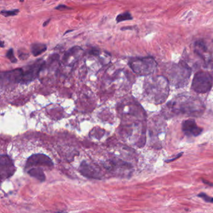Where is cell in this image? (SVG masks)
I'll return each instance as SVG.
<instances>
[{
    "mask_svg": "<svg viewBox=\"0 0 213 213\" xmlns=\"http://www.w3.org/2000/svg\"><path fill=\"white\" fill-rule=\"evenodd\" d=\"M1 47H2V48H3V47H4V43H3V41H2V44H1Z\"/></svg>",
    "mask_w": 213,
    "mask_h": 213,
    "instance_id": "d4e9b609",
    "label": "cell"
},
{
    "mask_svg": "<svg viewBox=\"0 0 213 213\" xmlns=\"http://www.w3.org/2000/svg\"><path fill=\"white\" fill-rule=\"evenodd\" d=\"M192 73L191 68L184 61L178 63H171L165 70L166 76L169 85L181 88L186 86L190 79Z\"/></svg>",
    "mask_w": 213,
    "mask_h": 213,
    "instance_id": "3957f363",
    "label": "cell"
},
{
    "mask_svg": "<svg viewBox=\"0 0 213 213\" xmlns=\"http://www.w3.org/2000/svg\"><path fill=\"white\" fill-rule=\"evenodd\" d=\"M55 9L61 11V10H71V8H69V7H68L66 5H58L57 6H56L55 8Z\"/></svg>",
    "mask_w": 213,
    "mask_h": 213,
    "instance_id": "7402d4cb",
    "label": "cell"
},
{
    "mask_svg": "<svg viewBox=\"0 0 213 213\" xmlns=\"http://www.w3.org/2000/svg\"><path fill=\"white\" fill-rule=\"evenodd\" d=\"M183 154V152H180V153L178 154L177 155H176V156H174V157H173V158H171V159H169V160H166V161H165V162H166V163H171V162L174 161H175V160H176L179 159V158H180V157L182 156Z\"/></svg>",
    "mask_w": 213,
    "mask_h": 213,
    "instance_id": "44dd1931",
    "label": "cell"
},
{
    "mask_svg": "<svg viewBox=\"0 0 213 213\" xmlns=\"http://www.w3.org/2000/svg\"><path fill=\"white\" fill-rule=\"evenodd\" d=\"M23 74V68H17L11 71L2 72L1 74L2 84L3 82L22 83Z\"/></svg>",
    "mask_w": 213,
    "mask_h": 213,
    "instance_id": "9c48e42d",
    "label": "cell"
},
{
    "mask_svg": "<svg viewBox=\"0 0 213 213\" xmlns=\"http://www.w3.org/2000/svg\"><path fill=\"white\" fill-rule=\"evenodd\" d=\"M83 53V49L81 48L74 46L65 53L63 57V62L66 66H72L76 61L80 59Z\"/></svg>",
    "mask_w": 213,
    "mask_h": 213,
    "instance_id": "30bf717a",
    "label": "cell"
},
{
    "mask_svg": "<svg viewBox=\"0 0 213 213\" xmlns=\"http://www.w3.org/2000/svg\"><path fill=\"white\" fill-rule=\"evenodd\" d=\"M195 51L196 54L201 56L202 58H204V53L207 51V46L204 42L202 40L197 41L195 44Z\"/></svg>",
    "mask_w": 213,
    "mask_h": 213,
    "instance_id": "9a60e30c",
    "label": "cell"
},
{
    "mask_svg": "<svg viewBox=\"0 0 213 213\" xmlns=\"http://www.w3.org/2000/svg\"><path fill=\"white\" fill-rule=\"evenodd\" d=\"M80 171L85 177L93 179H101L102 177L101 172L98 168H96L85 161L81 163Z\"/></svg>",
    "mask_w": 213,
    "mask_h": 213,
    "instance_id": "7c38bea8",
    "label": "cell"
},
{
    "mask_svg": "<svg viewBox=\"0 0 213 213\" xmlns=\"http://www.w3.org/2000/svg\"><path fill=\"white\" fill-rule=\"evenodd\" d=\"M53 166V162L46 155L43 154H33L27 160L25 168L26 169L40 168L51 169Z\"/></svg>",
    "mask_w": 213,
    "mask_h": 213,
    "instance_id": "8992f818",
    "label": "cell"
},
{
    "mask_svg": "<svg viewBox=\"0 0 213 213\" xmlns=\"http://www.w3.org/2000/svg\"><path fill=\"white\" fill-rule=\"evenodd\" d=\"M182 131L189 137H196L202 133L203 129L198 126L195 120L189 119L182 123Z\"/></svg>",
    "mask_w": 213,
    "mask_h": 213,
    "instance_id": "8fae6325",
    "label": "cell"
},
{
    "mask_svg": "<svg viewBox=\"0 0 213 213\" xmlns=\"http://www.w3.org/2000/svg\"><path fill=\"white\" fill-rule=\"evenodd\" d=\"M204 67L207 68L213 69V57L207 60L204 64Z\"/></svg>",
    "mask_w": 213,
    "mask_h": 213,
    "instance_id": "ffe728a7",
    "label": "cell"
},
{
    "mask_svg": "<svg viewBox=\"0 0 213 213\" xmlns=\"http://www.w3.org/2000/svg\"><path fill=\"white\" fill-rule=\"evenodd\" d=\"M128 65L132 71L140 76H148L156 71L157 63L152 57H134L129 61Z\"/></svg>",
    "mask_w": 213,
    "mask_h": 213,
    "instance_id": "277c9868",
    "label": "cell"
},
{
    "mask_svg": "<svg viewBox=\"0 0 213 213\" xmlns=\"http://www.w3.org/2000/svg\"><path fill=\"white\" fill-rule=\"evenodd\" d=\"M204 111L205 106L203 102L197 97L181 94L166 103L162 113L166 118L180 114L198 118L203 114Z\"/></svg>",
    "mask_w": 213,
    "mask_h": 213,
    "instance_id": "6da1fadb",
    "label": "cell"
},
{
    "mask_svg": "<svg viewBox=\"0 0 213 213\" xmlns=\"http://www.w3.org/2000/svg\"><path fill=\"white\" fill-rule=\"evenodd\" d=\"M6 56L8 59L13 63H15L17 62L16 58L15 57L13 53V49H10L8 52L6 54Z\"/></svg>",
    "mask_w": 213,
    "mask_h": 213,
    "instance_id": "d6986e66",
    "label": "cell"
},
{
    "mask_svg": "<svg viewBox=\"0 0 213 213\" xmlns=\"http://www.w3.org/2000/svg\"><path fill=\"white\" fill-rule=\"evenodd\" d=\"M28 174L33 178H35L38 181L43 182L45 181L46 176L42 168H33L28 171Z\"/></svg>",
    "mask_w": 213,
    "mask_h": 213,
    "instance_id": "4fadbf2b",
    "label": "cell"
},
{
    "mask_svg": "<svg viewBox=\"0 0 213 213\" xmlns=\"http://www.w3.org/2000/svg\"><path fill=\"white\" fill-rule=\"evenodd\" d=\"M132 19V17L131 13L128 11H126L123 13L120 14L116 16V21L117 23H120V22L127 21V20H131Z\"/></svg>",
    "mask_w": 213,
    "mask_h": 213,
    "instance_id": "2e32d148",
    "label": "cell"
},
{
    "mask_svg": "<svg viewBox=\"0 0 213 213\" xmlns=\"http://www.w3.org/2000/svg\"><path fill=\"white\" fill-rule=\"evenodd\" d=\"M31 52L34 56H37L41 54L47 49V46L45 44L40 43H33L30 47Z\"/></svg>",
    "mask_w": 213,
    "mask_h": 213,
    "instance_id": "5bb4252c",
    "label": "cell"
},
{
    "mask_svg": "<svg viewBox=\"0 0 213 213\" xmlns=\"http://www.w3.org/2000/svg\"><path fill=\"white\" fill-rule=\"evenodd\" d=\"M202 181H203V183L204 184H206V185H207V186H211V187L213 186V184H212V183H210L209 181H207V180H205V179H202Z\"/></svg>",
    "mask_w": 213,
    "mask_h": 213,
    "instance_id": "603a6c76",
    "label": "cell"
},
{
    "mask_svg": "<svg viewBox=\"0 0 213 213\" xmlns=\"http://www.w3.org/2000/svg\"><path fill=\"white\" fill-rule=\"evenodd\" d=\"M198 196L201 199H203L205 202L213 204V197H211L206 195L204 192H201L198 195Z\"/></svg>",
    "mask_w": 213,
    "mask_h": 213,
    "instance_id": "ac0fdd59",
    "label": "cell"
},
{
    "mask_svg": "<svg viewBox=\"0 0 213 213\" xmlns=\"http://www.w3.org/2000/svg\"><path fill=\"white\" fill-rule=\"evenodd\" d=\"M50 22V19H48V21H46V22H44V23H43V26H47V25L49 23V22Z\"/></svg>",
    "mask_w": 213,
    "mask_h": 213,
    "instance_id": "cb8c5ba5",
    "label": "cell"
},
{
    "mask_svg": "<svg viewBox=\"0 0 213 213\" xmlns=\"http://www.w3.org/2000/svg\"><path fill=\"white\" fill-rule=\"evenodd\" d=\"M16 168L13 161L7 155H2L0 158V176L2 181L11 177Z\"/></svg>",
    "mask_w": 213,
    "mask_h": 213,
    "instance_id": "ba28073f",
    "label": "cell"
},
{
    "mask_svg": "<svg viewBox=\"0 0 213 213\" xmlns=\"http://www.w3.org/2000/svg\"><path fill=\"white\" fill-rule=\"evenodd\" d=\"M144 91L151 102L161 105L166 101L169 93V83L164 76L149 77L144 83Z\"/></svg>",
    "mask_w": 213,
    "mask_h": 213,
    "instance_id": "7a4b0ae2",
    "label": "cell"
},
{
    "mask_svg": "<svg viewBox=\"0 0 213 213\" xmlns=\"http://www.w3.org/2000/svg\"><path fill=\"white\" fill-rule=\"evenodd\" d=\"M45 65V61L42 59H40L33 64L23 68V74L22 83H28L34 80Z\"/></svg>",
    "mask_w": 213,
    "mask_h": 213,
    "instance_id": "52a82bcc",
    "label": "cell"
},
{
    "mask_svg": "<svg viewBox=\"0 0 213 213\" xmlns=\"http://www.w3.org/2000/svg\"><path fill=\"white\" fill-rule=\"evenodd\" d=\"M213 86V72L200 71L194 76L191 88L199 94L209 92Z\"/></svg>",
    "mask_w": 213,
    "mask_h": 213,
    "instance_id": "5b68a950",
    "label": "cell"
},
{
    "mask_svg": "<svg viewBox=\"0 0 213 213\" xmlns=\"http://www.w3.org/2000/svg\"><path fill=\"white\" fill-rule=\"evenodd\" d=\"M19 10L18 9L13 10H10V11L2 10L1 11V14L5 17H9V16H13L16 15L19 13Z\"/></svg>",
    "mask_w": 213,
    "mask_h": 213,
    "instance_id": "e0dca14e",
    "label": "cell"
}]
</instances>
